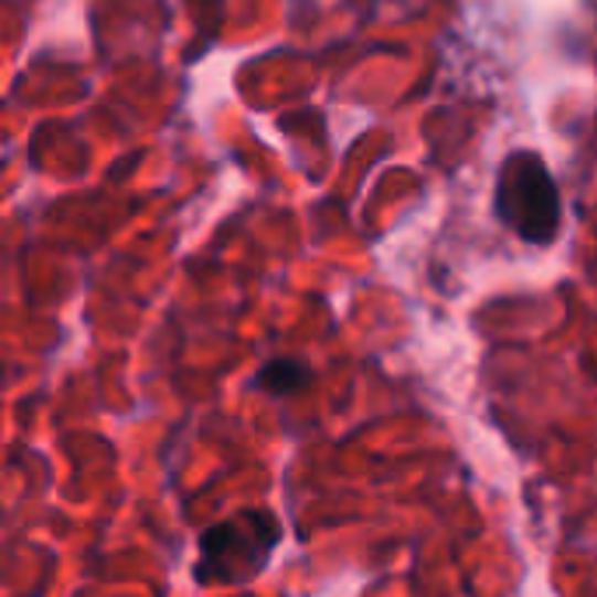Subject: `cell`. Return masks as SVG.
<instances>
[{"instance_id":"cell-1","label":"cell","mask_w":597,"mask_h":597,"mask_svg":"<svg viewBox=\"0 0 597 597\" xmlns=\"http://www.w3.org/2000/svg\"><path fill=\"white\" fill-rule=\"evenodd\" d=\"M284 539L280 518L266 507H242L231 518L210 524L200 535V559L193 580L203 587H238L255 580L273 563Z\"/></svg>"},{"instance_id":"cell-2","label":"cell","mask_w":597,"mask_h":597,"mask_svg":"<svg viewBox=\"0 0 597 597\" xmlns=\"http://www.w3.org/2000/svg\"><path fill=\"white\" fill-rule=\"evenodd\" d=\"M497 213L524 242L548 245L559 231V189L539 154H510L497 182Z\"/></svg>"},{"instance_id":"cell-3","label":"cell","mask_w":597,"mask_h":597,"mask_svg":"<svg viewBox=\"0 0 597 597\" xmlns=\"http://www.w3.org/2000/svg\"><path fill=\"white\" fill-rule=\"evenodd\" d=\"M308 381H311V371L301 364V360L276 356V360H269V364H263L259 374L252 377V388L255 392H266L273 398H287V395L305 392Z\"/></svg>"}]
</instances>
